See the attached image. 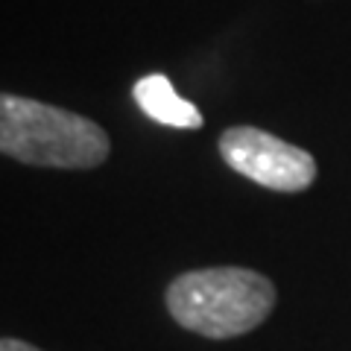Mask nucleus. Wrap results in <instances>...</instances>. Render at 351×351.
I'll list each match as a JSON object with an SVG mask.
<instances>
[{"instance_id": "1", "label": "nucleus", "mask_w": 351, "mask_h": 351, "mask_svg": "<svg viewBox=\"0 0 351 351\" xmlns=\"http://www.w3.org/2000/svg\"><path fill=\"white\" fill-rule=\"evenodd\" d=\"M276 299V284L246 267L191 269L167 287V311L176 325L208 339L255 331L272 313Z\"/></svg>"}, {"instance_id": "2", "label": "nucleus", "mask_w": 351, "mask_h": 351, "mask_svg": "<svg viewBox=\"0 0 351 351\" xmlns=\"http://www.w3.org/2000/svg\"><path fill=\"white\" fill-rule=\"evenodd\" d=\"M0 152L32 167L91 170L112 152L106 129L94 120L29 97H0Z\"/></svg>"}, {"instance_id": "3", "label": "nucleus", "mask_w": 351, "mask_h": 351, "mask_svg": "<svg viewBox=\"0 0 351 351\" xmlns=\"http://www.w3.org/2000/svg\"><path fill=\"white\" fill-rule=\"evenodd\" d=\"M219 156L249 182L281 193L307 191L316 182V158L258 126H232L219 135Z\"/></svg>"}, {"instance_id": "4", "label": "nucleus", "mask_w": 351, "mask_h": 351, "mask_svg": "<svg viewBox=\"0 0 351 351\" xmlns=\"http://www.w3.org/2000/svg\"><path fill=\"white\" fill-rule=\"evenodd\" d=\"M132 97H135L138 108L149 120L170 129H202L205 117L191 100L176 94L173 82L164 73H149L132 85Z\"/></svg>"}, {"instance_id": "5", "label": "nucleus", "mask_w": 351, "mask_h": 351, "mask_svg": "<svg viewBox=\"0 0 351 351\" xmlns=\"http://www.w3.org/2000/svg\"><path fill=\"white\" fill-rule=\"evenodd\" d=\"M0 351H41V348L24 343V339H12V337H6L3 343H0Z\"/></svg>"}]
</instances>
